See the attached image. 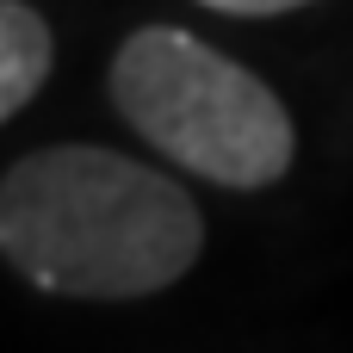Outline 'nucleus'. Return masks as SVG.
<instances>
[{
  "mask_svg": "<svg viewBox=\"0 0 353 353\" xmlns=\"http://www.w3.org/2000/svg\"><path fill=\"white\" fill-rule=\"evenodd\" d=\"M0 254L50 298H155L205 254V211L174 174L137 155L50 143L0 180Z\"/></svg>",
  "mask_w": 353,
  "mask_h": 353,
  "instance_id": "nucleus-1",
  "label": "nucleus"
},
{
  "mask_svg": "<svg viewBox=\"0 0 353 353\" xmlns=\"http://www.w3.org/2000/svg\"><path fill=\"white\" fill-rule=\"evenodd\" d=\"M211 12H230V19H279V12H298L310 0H199Z\"/></svg>",
  "mask_w": 353,
  "mask_h": 353,
  "instance_id": "nucleus-4",
  "label": "nucleus"
},
{
  "mask_svg": "<svg viewBox=\"0 0 353 353\" xmlns=\"http://www.w3.org/2000/svg\"><path fill=\"white\" fill-rule=\"evenodd\" d=\"M56 68V31L37 6L0 0V118H19Z\"/></svg>",
  "mask_w": 353,
  "mask_h": 353,
  "instance_id": "nucleus-3",
  "label": "nucleus"
},
{
  "mask_svg": "<svg viewBox=\"0 0 353 353\" xmlns=\"http://www.w3.org/2000/svg\"><path fill=\"white\" fill-rule=\"evenodd\" d=\"M105 93L149 149L199 180L261 192L292 174L298 130L285 99L254 68L180 25H137L112 56Z\"/></svg>",
  "mask_w": 353,
  "mask_h": 353,
  "instance_id": "nucleus-2",
  "label": "nucleus"
}]
</instances>
